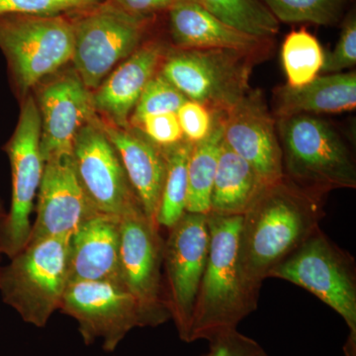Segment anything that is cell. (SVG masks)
Masks as SVG:
<instances>
[{
  "instance_id": "obj_1",
  "label": "cell",
  "mask_w": 356,
  "mask_h": 356,
  "mask_svg": "<svg viewBox=\"0 0 356 356\" xmlns=\"http://www.w3.org/2000/svg\"><path fill=\"white\" fill-rule=\"evenodd\" d=\"M324 198L283 177L266 184L241 220L238 266L243 284L259 295L262 282L318 229Z\"/></svg>"
},
{
  "instance_id": "obj_2",
  "label": "cell",
  "mask_w": 356,
  "mask_h": 356,
  "mask_svg": "<svg viewBox=\"0 0 356 356\" xmlns=\"http://www.w3.org/2000/svg\"><path fill=\"white\" fill-rule=\"evenodd\" d=\"M242 216L207 215L209 252L199 287L189 343L235 330L254 312L259 295L243 284L238 266Z\"/></svg>"
},
{
  "instance_id": "obj_3",
  "label": "cell",
  "mask_w": 356,
  "mask_h": 356,
  "mask_svg": "<svg viewBox=\"0 0 356 356\" xmlns=\"http://www.w3.org/2000/svg\"><path fill=\"white\" fill-rule=\"evenodd\" d=\"M276 127L283 177L321 197L337 189L356 188L353 152L331 122L298 114L276 119Z\"/></svg>"
},
{
  "instance_id": "obj_4",
  "label": "cell",
  "mask_w": 356,
  "mask_h": 356,
  "mask_svg": "<svg viewBox=\"0 0 356 356\" xmlns=\"http://www.w3.org/2000/svg\"><path fill=\"white\" fill-rule=\"evenodd\" d=\"M70 236H51L27 243L0 268L2 300L25 323L44 327L60 310L70 283Z\"/></svg>"
},
{
  "instance_id": "obj_5",
  "label": "cell",
  "mask_w": 356,
  "mask_h": 356,
  "mask_svg": "<svg viewBox=\"0 0 356 356\" xmlns=\"http://www.w3.org/2000/svg\"><path fill=\"white\" fill-rule=\"evenodd\" d=\"M262 60L243 51L170 46L159 72L187 99L225 113L252 89V69Z\"/></svg>"
},
{
  "instance_id": "obj_6",
  "label": "cell",
  "mask_w": 356,
  "mask_h": 356,
  "mask_svg": "<svg viewBox=\"0 0 356 356\" xmlns=\"http://www.w3.org/2000/svg\"><path fill=\"white\" fill-rule=\"evenodd\" d=\"M70 17L74 29L72 63L91 91L139 48L156 20L125 13L108 0Z\"/></svg>"
},
{
  "instance_id": "obj_7",
  "label": "cell",
  "mask_w": 356,
  "mask_h": 356,
  "mask_svg": "<svg viewBox=\"0 0 356 356\" xmlns=\"http://www.w3.org/2000/svg\"><path fill=\"white\" fill-rule=\"evenodd\" d=\"M269 277L291 282L336 311L350 330L346 356H356V267L350 252L318 229Z\"/></svg>"
},
{
  "instance_id": "obj_8",
  "label": "cell",
  "mask_w": 356,
  "mask_h": 356,
  "mask_svg": "<svg viewBox=\"0 0 356 356\" xmlns=\"http://www.w3.org/2000/svg\"><path fill=\"white\" fill-rule=\"evenodd\" d=\"M0 50L22 98L72 62L74 29L70 15L0 17Z\"/></svg>"
},
{
  "instance_id": "obj_9",
  "label": "cell",
  "mask_w": 356,
  "mask_h": 356,
  "mask_svg": "<svg viewBox=\"0 0 356 356\" xmlns=\"http://www.w3.org/2000/svg\"><path fill=\"white\" fill-rule=\"evenodd\" d=\"M159 229L140 203L120 217L122 283L137 301L147 327H158L170 318L161 273L165 240Z\"/></svg>"
},
{
  "instance_id": "obj_10",
  "label": "cell",
  "mask_w": 356,
  "mask_h": 356,
  "mask_svg": "<svg viewBox=\"0 0 356 356\" xmlns=\"http://www.w3.org/2000/svg\"><path fill=\"white\" fill-rule=\"evenodd\" d=\"M163 247L166 304L181 341L189 343L192 316L209 252L207 215L185 212Z\"/></svg>"
},
{
  "instance_id": "obj_11",
  "label": "cell",
  "mask_w": 356,
  "mask_h": 356,
  "mask_svg": "<svg viewBox=\"0 0 356 356\" xmlns=\"http://www.w3.org/2000/svg\"><path fill=\"white\" fill-rule=\"evenodd\" d=\"M41 119L36 99L23 98L17 126L6 152L13 175V199L7 213L2 254L13 259L29 241L33 204L43 177L44 161L40 147Z\"/></svg>"
},
{
  "instance_id": "obj_12",
  "label": "cell",
  "mask_w": 356,
  "mask_h": 356,
  "mask_svg": "<svg viewBox=\"0 0 356 356\" xmlns=\"http://www.w3.org/2000/svg\"><path fill=\"white\" fill-rule=\"evenodd\" d=\"M60 310L76 321L84 343L100 341L112 353L135 327H147L137 301L121 285L74 281L65 290Z\"/></svg>"
},
{
  "instance_id": "obj_13",
  "label": "cell",
  "mask_w": 356,
  "mask_h": 356,
  "mask_svg": "<svg viewBox=\"0 0 356 356\" xmlns=\"http://www.w3.org/2000/svg\"><path fill=\"white\" fill-rule=\"evenodd\" d=\"M72 159L79 182L100 214L121 217L140 203L98 115L77 133Z\"/></svg>"
},
{
  "instance_id": "obj_14",
  "label": "cell",
  "mask_w": 356,
  "mask_h": 356,
  "mask_svg": "<svg viewBox=\"0 0 356 356\" xmlns=\"http://www.w3.org/2000/svg\"><path fill=\"white\" fill-rule=\"evenodd\" d=\"M38 84L37 106L41 119L40 147L44 161L72 154L79 131L96 116L92 91L76 70L62 69Z\"/></svg>"
},
{
  "instance_id": "obj_15",
  "label": "cell",
  "mask_w": 356,
  "mask_h": 356,
  "mask_svg": "<svg viewBox=\"0 0 356 356\" xmlns=\"http://www.w3.org/2000/svg\"><path fill=\"white\" fill-rule=\"evenodd\" d=\"M218 114L225 144L245 159L266 184L281 179L282 152L276 119L261 90L250 89L235 106Z\"/></svg>"
},
{
  "instance_id": "obj_16",
  "label": "cell",
  "mask_w": 356,
  "mask_h": 356,
  "mask_svg": "<svg viewBox=\"0 0 356 356\" xmlns=\"http://www.w3.org/2000/svg\"><path fill=\"white\" fill-rule=\"evenodd\" d=\"M36 211L27 243L51 236H72L84 222L100 214L79 182L72 154L51 156L44 161Z\"/></svg>"
},
{
  "instance_id": "obj_17",
  "label": "cell",
  "mask_w": 356,
  "mask_h": 356,
  "mask_svg": "<svg viewBox=\"0 0 356 356\" xmlns=\"http://www.w3.org/2000/svg\"><path fill=\"white\" fill-rule=\"evenodd\" d=\"M170 47L159 37H147L92 91L96 114L113 125L129 127L143 91L159 72Z\"/></svg>"
},
{
  "instance_id": "obj_18",
  "label": "cell",
  "mask_w": 356,
  "mask_h": 356,
  "mask_svg": "<svg viewBox=\"0 0 356 356\" xmlns=\"http://www.w3.org/2000/svg\"><path fill=\"white\" fill-rule=\"evenodd\" d=\"M166 14L170 46L173 48L234 50L257 56L264 60L273 48V39L259 38L240 31L196 1L178 4Z\"/></svg>"
},
{
  "instance_id": "obj_19",
  "label": "cell",
  "mask_w": 356,
  "mask_h": 356,
  "mask_svg": "<svg viewBox=\"0 0 356 356\" xmlns=\"http://www.w3.org/2000/svg\"><path fill=\"white\" fill-rule=\"evenodd\" d=\"M100 123L120 156L143 209L147 218L158 225L156 216L166 175L165 152L139 129L119 127L102 118Z\"/></svg>"
},
{
  "instance_id": "obj_20",
  "label": "cell",
  "mask_w": 356,
  "mask_h": 356,
  "mask_svg": "<svg viewBox=\"0 0 356 356\" xmlns=\"http://www.w3.org/2000/svg\"><path fill=\"white\" fill-rule=\"evenodd\" d=\"M69 280L105 281L123 286L120 273V217L95 215L72 234L69 250Z\"/></svg>"
},
{
  "instance_id": "obj_21",
  "label": "cell",
  "mask_w": 356,
  "mask_h": 356,
  "mask_svg": "<svg viewBox=\"0 0 356 356\" xmlns=\"http://www.w3.org/2000/svg\"><path fill=\"white\" fill-rule=\"evenodd\" d=\"M273 105L275 119L353 111L356 108V72L323 74L300 88L278 86L273 90Z\"/></svg>"
},
{
  "instance_id": "obj_22",
  "label": "cell",
  "mask_w": 356,
  "mask_h": 356,
  "mask_svg": "<svg viewBox=\"0 0 356 356\" xmlns=\"http://www.w3.org/2000/svg\"><path fill=\"white\" fill-rule=\"evenodd\" d=\"M266 184L259 172L222 140L211 193V214L243 216Z\"/></svg>"
},
{
  "instance_id": "obj_23",
  "label": "cell",
  "mask_w": 356,
  "mask_h": 356,
  "mask_svg": "<svg viewBox=\"0 0 356 356\" xmlns=\"http://www.w3.org/2000/svg\"><path fill=\"white\" fill-rule=\"evenodd\" d=\"M205 139L193 144L188 161L186 212L208 215L210 199L222 144V124L218 113Z\"/></svg>"
},
{
  "instance_id": "obj_24",
  "label": "cell",
  "mask_w": 356,
  "mask_h": 356,
  "mask_svg": "<svg viewBox=\"0 0 356 356\" xmlns=\"http://www.w3.org/2000/svg\"><path fill=\"white\" fill-rule=\"evenodd\" d=\"M193 144L184 140L161 147L166 159V175L156 216L159 227L170 229L186 212L188 195V161Z\"/></svg>"
},
{
  "instance_id": "obj_25",
  "label": "cell",
  "mask_w": 356,
  "mask_h": 356,
  "mask_svg": "<svg viewBox=\"0 0 356 356\" xmlns=\"http://www.w3.org/2000/svg\"><path fill=\"white\" fill-rule=\"evenodd\" d=\"M206 10L236 29L264 39H273L280 23L261 0H196Z\"/></svg>"
},
{
  "instance_id": "obj_26",
  "label": "cell",
  "mask_w": 356,
  "mask_h": 356,
  "mask_svg": "<svg viewBox=\"0 0 356 356\" xmlns=\"http://www.w3.org/2000/svg\"><path fill=\"white\" fill-rule=\"evenodd\" d=\"M324 58L322 44L305 28L289 33L281 49L287 86L300 88L313 81L322 72Z\"/></svg>"
},
{
  "instance_id": "obj_27",
  "label": "cell",
  "mask_w": 356,
  "mask_h": 356,
  "mask_svg": "<svg viewBox=\"0 0 356 356\" xmlns=\"http://www.w3.org/2000/svg\"><path fill=\"white\" fill-rule=\"evenodd\" d=\"M278 22L337 26L348 13L351 0H261Z\"/></svg>"
},
{
  "instance_id": "obj_28",
  "label": "cell",
  "mask_w": 356,
  "mask_h": 356,
  "mask_svg": "<svg viewBox=\"0 0 356 356\" xmlns=\"http://www.w3.org/2000/svg\"><path fill=\"white\" fill-rule=\"evenodd\" d=\"M186 100L187 98L159 72L143 91L131 115L130 126L136 127L149 115L177 113Z\"/></svg>"
},
{
  "instance_id": "obj_29",
  "label": "cell",
  "mask_w": 356,
  "mask_h": 356,
  "mask_svg": "<svg viewBox=\"0 0 356 356\" xmlns=\"http://www.w3.org/2000/svg\"><path fill=\"white\" fill-rule=\"evenodd\" d=\"M103 0H0V17L6 15H72Z\"/></svg>"
},
{
  "instance_id": "obj_30",
  "label": "cell",
  "mask_w": 356,
  "mask_h": 356,
  "mask_svg": "<svg viewBox=\"0 0 356 356\" xmlns=\"http://www.w3.org/2000/svg\"><path fill=\"white\" fill-rule=\"evenodd\" d=\"M341 31L334 50L325 54L323 74H339L356 64V13L350 8L341 23Z\"/></svg>"
},
{
  "instance_id": "obj_31",
  "label": "cell",
  "mask_w": 356,
  "mask_h": 356,
  "mask_svg": "<svg viewBox=\"0 0 356 356\" xmlns=\"http://www.w3.org/2000/svg\"><path fill=\"white\" fill-rule=\"evenodd\" d=\"M147 139L161 147H168L184 140L177 113L149 115L140 120L136 127Z\"/></svg>"
},
{
  "instance_id": "obj_32",
  "label": "cell",
  "mask_w": 356,
  "mask_h": 356,
  "mask_svg": "<svg viewBox=\"0 0 356 356\" xmlns=\"http://www.w3.org/2000/svg\"><path fill=\"white\" fill-rule=\"evenodd\" d=\"M184 139L196 144L205 139L212 130L214 116L207 107L187 99L177 112Z\"/></svg>"
},
{
  "instance_id": "obj_33",
  "label": "cell",
  "mask_w": 356,
  "mask_h": 356,
  "mask_svg": "<svg viewBox=\"0 0 356 356\" xmlns=\"http://www.w3.org/2000/svg\"><path fill=\"white\" fill-rule=\"evenodd\" d=\"M208 341L210 356H268L261 344L236 329L220 332Z\"/></svg>"
},
{
  "instance_id": "obj_34",
  "label": "cell",
  "mask_w": 356,
  "mask_h": 356,
  "mask_svg": "<svg viewBox=\"0 0 356 356\" xmlns=\"http://www.w3.org/2000/svg\"><path fill=\"white\" fill-rule=\"evenodd\" d=\"M108 1L134 16L156 18L159 14L168 13L178 4L187 1H196V0H108Z\"/></svg>"
},
{
  "instance_id": "obj_35",
  "label": "cell",
  "mask_w": 356,
  "mask_h": 356,
  "mask_svg": "<svg viewBox=\"0 0 356 356\" xmlns=\"http://www.w3.org/2000/svg\"><path fill=\"white\" fill-rule=\"evenodd\" d=\"M7 221V213L0 201V259H1L2 245H3L4 232H6V226Z\"/></svg>"
},
{
  "instance_id": "obj_36",
  "label": "cell",
  "mask_w": 356,
  "mask_h": 356,
  "mask_svg": "<svg viewBox=\"0 0 356 356\" xmlns=\"http://www.w3.org/2000/svg\"><path fill=\"white\" fill-rule=\"evenodd\" d=\"M202 356H210L209 353H206V355H203Z\"/></svg>"
}]
</instances>
